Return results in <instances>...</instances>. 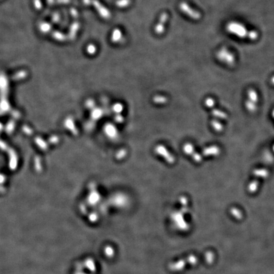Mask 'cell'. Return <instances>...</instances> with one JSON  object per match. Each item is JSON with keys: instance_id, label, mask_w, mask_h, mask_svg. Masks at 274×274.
Returning <instances> with one entry per match:
<instances>
[{"instance_id": "obj_12", "label": "cell", "mask_w": 274, "mask_h": 274, "mask_svg": "<svg viewBox=\"0 0 274 274\" xmlns=\"http://www.w3.org/2000/svg\"><path fill=\"white\" fill-rule=\"evenodd\" d=\"M214 103L215 102H214V99L212 98H207L205 101V105H206L208 107H209V108L213 107L214 106Z\"/></svg>"}, {"instance_id": "obj_13", "label": "cell", "mask_w": 274, "mask_h": 274, "mask_svg": "<svg viewBox=\"0 0 274 274\" xmlns=\"http://www.w3.org/2000/svg\"><path fill=\"white\" fill-rule=\"evenodd\" d=\"M192 159H194V161L196 162H200L202 160V156L201 154H199V153H197V152H194V153L192 154Z\"/></svg>"}, {"instance_id": "obj_14", "label": "cell", "mask_w": 274, "mask_h": 274, "mask_svg": "<svg viewBox=\"0 0 274 274\" xmlns=\"http://www.w3.org/2000/svg\"><path fill=\"white\" fill-rule=\"evenodd\" d=\"M258 185V182L257 181H253V182H252L249 184V190H250L251 191H255V190L256 189Z\"/></svg>"}, {"instance_id": "obj_3", "label": "cell", "mask_w": 274, "mask_h": 274, "mask_svg": "<svg viewBox=\"0 0 274 274\" xmlns=\"http://www.w3.org/2000/svg\"><path fill=\"white\" fill-rule=\"evenodd\" d=\"M180 8L182 10V11L183 12L187 15H188L190 17L192 18L195 20H198L201 18V15L199 12L196 11V10L192 9L189 5L185 2H182L180 4Z\"/></svg>"}, {"instance_id": "obj_16", "label": "cell", "mask_w": 274, "mask_h": 274, "mask_svg": "<svg viewBox=\"0 0 274 274\" xmlns=\"http://www.w3.org/2000/svg\"><path fill=\"white\" fill-rule=\"evenodd\" d=\"M130 3V0H123L122 1H119L118 2V5L119 7H124L125 4H128Z\"/></svg>"}, {"instance_id": "obj_5", "label": "cell", "mask_w": 274, "mask_h": 274, "mask_svg": "<svg viewBox=\"0 0 274 274\" xmlns=\"http://www.w3.org/2000/svg\"><path fill=\"white\" fill-rule=\"evenodd\" d=\"M168 18V15L166 13H164L161 15V19H160V22L159 23L155 29L156 33L157 34H161L163 33L164 31V24L166 22V20Z\"/></svg>"}, {"instance_id": "obj_19", "label": "cell", "mask_w": 274, "mask_h": 274, "mask_svg": "<svg viewBox=\"0 0 274 274\" xmlns=\"http://www.w3.org/2000/svg\"><path fill=\"white\" fill-rule=\"evenodd\" d=\"M272 115H273V117L274 118V110H273V113H272Z\"/></svg>"}, {"instance_id": "obj_11", "label": "cell", "mask_w": 274, "mask_h": 274, "mask_svg": "<svg viewBox=\"0 0 274 274\" xmlns=\"http://www.w3.org/2000/svg\"><path fill=\"white\" fill-rule=\"evenodd\" d=\"M211 126H212L213 128L215 131H222V130H223V126H222V123H220L218 121L213 120V121H211Z\"/></svg>"}, {"instance_id": "obj_4", "label": "cell", "mask_w": 274, "mask_h": 274, "mask_svg": "<svg viewBox=\"0 0 274 274\" xmlns=\"http://www.w3.org/2000/svg\"><path fill=\"white\" fill-rule=\"evenodd\" d=\"M220 153V149L218 146L213 145V146H211L205 148L203 151V154L205 156H218Z\"/></svg>"}, {"instance_id": "obj_8", "label": "cell", "mask_w": 274, "mask_h": 274, "mask_svg": "<svg viewBox=\"0 0 274 274\" xmlns=\"http://www.w3.org/2000/svg\"><path fill=\"white\" fill-rule=\"evenodd\" d=\"M211 113H212L213 116H214L216 118H220V119H226V118H227V115H226V113H225L224 112L222 111V110H218V109L213 110Z\"/></svg>"}, {"instance_id": "obj_15", "label": "cell", "mask_w": 274, "mask_h": 274, "mask_svg": "<svg viewBox=\"0 0 274 274\" xmlns=\"http://www.w3.org/2000/svg\"><path fill=\"white\" fill-rule=\"evenodd\" d=\"M251 39H256L258 38V33L255 31H251L249 33V37Z\"/></svg>"}, {"instance_id": "obj_17", "label": "cell", "mask_w": 274, "mask_h": 274, "mask_svg": "<svg viewBox=\"0 0 274 274\" xmlns=\"http://www.w3.org/2000/svg\"><path fill=\"white\" fill-rule=\"evenodd\" d=\"M88 48H90V50L88 49V52L90 53V54H93L95 52V47L93 45H89L88 46Z\"/></svg>"}, {"instance_id": "obj_1", "label": "cell", "mask_w": 274, "mask_h": 274, "mask_svg": "<svg viewBox=\"0 0 274 274\" xmlns=\"http://www.w3.org/2000/svg\"><path fill=\"white\" fill-rule=\"evenodd\" d=\"M226 29L228 30L229 32L233 33L240 38H246V37H249V33L245 28L244 25H242L240 24H238L236 22H231L228 24Z\"/></svg>"}, {"instance_id": "obj_7", "label": "cell", "mask_w": 274, "mask_h": 274, "mask_svg": "<svg viewBox=\"0 0 274 274\" xmlns=\"http://www.w3.org/2000/svg\"><path fill=\"white\" fill-rule=\"evenodd\" d=\"M247 96H248L249 101L253 102L255 103H256L258 101V94L256 92V91L254 90V89H249V90L247 92Z\"/></svg>"}, {"instance_id": "obj_10", "label": "cell", "mask_w": 274, "mask_h": 274, "mask_svg": "<svg viewBox=\"0 0 274 274\" xmlns=\"http://www.w3.org/2000/svg\"><path fill=\"white\" fill-rule=\"evenodd\" d=\"M245 105H246V109L248 110L249 111H250L251 112H255V110H256V103L249 101V100H247V101L246 102Z\"/></svg>"}, {"instance_id": "obj_6", "label": "cell", "mask_w": 274, "mask_h": 274, "mask_svg": "<svg viewBox=\"0 0 274 274\" xmlns=\"http://www.w3.org/2000/svg\"><path fill=\"white\" fill-rule=\"evenodd\" d=\"M253 174L257 177L267 178L268 176V171L266 169H256L253 171Z\"/></svg>"}, {"instance_id": "obj_20", "label": "cell", "mask_w": 274, "mask_h": 274, "mask_svg": "<svg viewBox=\"0 0 274 274\" xmlns=\"http://www.w3.org/2000/svg\"><path fill=\"white\" fill-rule=\"evenodd\" d=\"M273 150H274V147H273Z\"/></svg>"}, {"instance_id": "obj_9", "label": "cell", "mask_w": 274, "mask_h": 274, "mask_svg": "<svg viewBox=\"0 0 274 274\" xmlns=\"http://www.w3.org/2000/svg\"><path fill=\"white\" fill-rule=\"evenodd\" d=\"M183 151L187 155H192L194 152V145L191 143H187L185 144L183 147Z\"/></svg>"}, {"instance_id": "obj_2", "label": "cell", "mask_w": 274, "mask_h": 274, "mask_svg": "<svg viewBox=\"0 0 274 274\" xmlns=\"http://www.w3.org/2000/svg\"><path fill=\"white\" fill-rule=\"evenodd\" d=\"M218 59L229 66H233L235 63L234 55L225 48L221 49L217 54Z\"/></svg>"}, {"instance_id": "obj_18", "label": "cell", "mask_w": 274, "mask_h": 274, "mask_svg": "<svg viewBox=\"0 0 274 274\" xmlns=\"http://www.w3.org/2000/svg\"><path fill=\"white\" fill-rule=\"evenodd\" d=\"M271 83H272V85H274V76H273L272 78L271 79Z\"/></svg>"}]
</instances>
